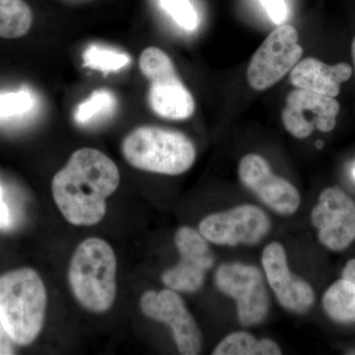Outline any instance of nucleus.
<instances>
[{
  "label": "nucleus",
  "instance_id": "obj_8",
  "mask_svg": "<svg viewBox=\"0 0 355 355\" xmlns=\"http://www.w3.org/2000/svg\"><path fill=\"white\" fill-rule=\"evenodd\" d=\"M318 240L329 251L343 253L355 243V200L340 187L320 193L311 212Z\"/></svg>",
  "mask_w": 355,
  "mask_h": 355
},
{
  "label": "nucleus",
  "instance_id": "obj_18",
  "mask_svg": "<svg viewBox=\"0 0 355 355\" xmlns=\"http://www.w3.org/2000/svg\"><path fill=\"white\" fill-rule=\"evenodd\" d=\"M212 354L214 355H280L282 349L277 343L263 338L256 340L245 331L230 334L221 340Z\"/></svg>",
  "mask_w": 355,
  "mask_h": 355
},
{
  "label": "nucleus",
  "instance_id": "obj_20",
  "mask_svg": "<svg viewBox=\"0 0 355 355\" xmlns=\"http://www.w3.org/2000/svg\"><path fill=\"white\" fill-rule=\"evenodd\" d=\"M83 60L84 67L103 73L119 71L130 64V58L127 53L98 44H90L85 49Z\"/></svg>",
  "mask_w": 355,
  "mask_h": 355
},
{
  "label": "nucleus",
  "instance_id": "obj_17",
  "mask_svg": "<svg viewBox=\"0 0 355 355\" xmlns=\"http://www.w3.org/2000/svg\"><path fill=\"white\" fill-rule=\"evenodd\" d=\"M32 24V9L24 0H0V38L24 37Z\"/></svg>",
  "mask_w": 355,
  "mask_h": 355
},
{
  "label": "nucleus",
  "instance_id": "obj_5",
  "mask_svg": "<svg viewBox=\"0 0 355 355\" xmlns=\"http://www.w3.org/2000/svg\"><path fill=\"white\" fill-rule=\"evenodd\" d=\"M139 69L150 83L148 103L154 113L174 121L187 120L193 116L195 99L164 51L156 46L146 49L140 55Z\"/></svg>",
  "mask_w": 355,
  "mask_h": 355
},
{
  "label": "nucleus",
  "instance_id": "obj_26",
  "mask_svg": "<svg viewBox=\"0 0 355 355\" xmlns=\"http://www.w3.org/2000/svg\"><path fill=\"white\" fill-rule=\"evenodd\" d=\"M342 277L355 284V258L350 259V260L347 261L345 265L343 266Z\"/></svg>",
  "mask_w": 355,
  "mask_h": 355
},
{
  "label": "nucleus",
  "instance_id": "obj_22",
  "mask_svg": "<svg viewBox=\"0 0 355 355\" xmlns=\"http://www.w3.org/2000/svg\"><path fill=\"white\" fill-rule=\"evenodd\" d=\"M34 105V98L28 91L0 94V118H13L28 113Z\"/></svg>",
  "mask_w": 355,
  "mask_h": 355
},
{
  "label": "nucleus",
  "instance_id": "obj_25",
  "mask_svg": "<svg viewBox=\"0 0 355 355\" xmlns=\"http://www.w3.org/2000/svg\"><path fill=\"white\" fill-rule=\"evenodd\" d=\"M11 226L10 211L3 197V190L0 187V229H7Z\"/></svg>",
  "mask_w": 355,
  "mask_h": 355
},
{
  "label": "nucleus",
  "instance_id": "obj_1",
  "mask_svg": "<svg viewBox=\"0 0 355 355\" xmlns=\"http://www.w3.org/2000/svg\"><path fill=\"white\" fill-rule=\"evenodd\" d=\"M120 171L106 154L81 148L55 175L51 191L62 216L73 225L91 226L104 218L107 198L119 188Z\"/></svg>",
  "mask_w": 355,
  "mask_h": 355
},
{
  "label": "nucleus",
  "instance_id": "obj_14",
  "mask_svg": "<svg viewBox=\"0 0 355 355\" xmlns=\"http://www.w3.org/2000/svg\"><path fill=\"white\" fill-rule=\"evenodd\" d=\"M261 263L266 279L282 307L294 313L309 311L316 300L312 286L291 272L286 249L273 242L263 249Z\"/></svg>",
  "mask_w": 355,
  "mask_h": 355
},
{
  "label": "nucleus",
  "instance_id": "obj_2",
  "mask_svg": "<svg viewBox=\"0 0 355 355\" xmlns=\"http://www.w3.org/2000/svg\"><path fill=\"white\" fill-rule=\"evenodd\" d=\"M46 291L41 277L29 268L0 277V320L14 343L28 345L43 329Z\"/></svg>",
  "mask_w": 355,
  "mask_h": 355
},
{
  "label": "nucleus",
  "instance_id": "obj_16",
  "mask_svg": "<svg viewBox=\"0 0 355 355\" xmlns=\"http://www.w3.org/2000/svg\"><path fill=\"white\" fill-rule=\"evenodd\" d=\"M322 308L334 323L340 326H354L355 284L343 277L336 279L324 292Z\"/></svg>",
  "mask_w": 355,
  "mask_h": 355
},
{
  "label": "nucleus",
  "instance_id": "obj_15",
  "mask_svg": "<svg viewBox=\"0 0 355 355\" xmlns=\"http://www.w3.org/2000/svg\"><path fill=\"white\" fill-rule=\"evenodd\" d=\"M352 74L354 69L347 62L331 65L318 58H307L299 60L291 69L289 79L296 88L336 98L340 95L343 84L349 80Z\"/></svg>",
  "mask_w": 355,
  "mask_h": 355
},
{
  "label": "nucleus",
  "instance_id": "obj_11",
  "mask_svg": "<svg viewBox=\"0 0 355 355\" xmlns=\"http://www.w3.org/2000/svg\"><path fill=\"white\" fill-rule=\"evenodd\" d=\"M140 309L147 318L171 328L180 354H200L202 333L184 301L175 291H146L140 298Z\"/></svg>",
  "mask_w": 355,
  "mask_h": 355
},
{
  "label": "nucleus",
  "instance_id": "obj_9",
  "mask_svg": "<svg viewBox=\"0 0 355 355\" xmlns=\"http://www.w3.org/2000/svg\"><path fill=\"white\" fill-rule=\"evenodd\" d=\"M270 230V220L256 205H244L205 217L200 224V234L216 245H254Z\"/></svg>",
  "mask_w": 355,
  "mask_h": 355
},
{
  "label": "nucleus",
  "instance_id": "obj_19",
  "mask_svg": "<svg viewBox=\"0 0 355 355\" xmlns=\"http://www.w3.org/2000/svg\"><path fill=\"white\" fill-rule=\"evenodd\" d=\"M116 107V96L107 89H99L77 106L74 119L79 125H89L110 116Z\"/></svg>",
  "mask_w": 355,
  "mask_h": 355
},
{
  "label": "nucleus",
  "instance_id": "obj_10",
  "mask_svg": "<svg viewBox=\"0 0 355 355\" xmlns=\"http://www.w3.org/2000/svg\"><path fill=\"white\" fill-rule=\"evenodd\" d=\"M340 111L336 98L297 88L287 95L282 123L292 137L304 139L315 130L324 133L334 130Z\"/></svg>",
  "mask_w": 355,
  "mask_h": 355
},
{
  "label": "nucleus",
  "instance_id": "obj_27",
  "mask_svg": "<svg viewBox=\"0 0 355 355\" xmlns=\"http://www.w3.org/2000/svg\"><path fill=\"white\" fill-rule=\"evenodd\" d=\"M352 62H354V71H355V36H354V40H352Z\"/></svg>",
  "mask_w": 355,
  "mask_h": 355
},
{
  "label": "nucleus",
  "instance_id": "obj_6",
  "mask_svg": "<svg viewBox=\"0 0 355 355\" xmlns=\"http://www.w3.org/2000/svg\"><path fill=\"white\" fill-rule=\"evenodd\" d=\"M297 30L282 24L268 37L254 53L247 69V80L252 89L265 91L279 83L302 58Z\"/></svg>",
  "mask_w": 355,
  "mask_h": 355
},
{
  "label": "nucleus",
  "instance_id": "obj_4",
  "mask_svg": "<svg viewBox=\"0 0 355 355\" xmlns=\"http://www.w3.org/2000/svg\"><path fill=\"white\" fill-rule=\"evenodd\" d=\"M121 153L137 169L170 176L190 170L197 156L195 146L184 133L153 125L128 133L121 144Z\"/></svg>",
  "mask_w": 355,
  "mask_h": 355
},
{
  "label": "nucleus",
  "instance_id": "obj_28",
  "mask_svg": "<svg viewBox=\"0 0 355 355\" xmlns=\"http://www.w3.org/2000/svg\"><path fill=\"white\" fill-rule=\"evenodd\" d=\"M322 146H323V142H322V141L317 142V147H319V148H321Z\"/></svg>",
  "mask_w": 355,
  "mask_h": 355
},
{
  "label": "nucleus",
  "instance_id": "obj_23",
  "mask_svg": "<svg viewBox=\"0 0 355 355\" xmlns=\"http://www.w3.org/2000/svg\"><path fill=\"white\" fill-rule=\"evenodd\" d=\"M260 2L275 24H284L287 17L286 0H260Z\"/></svg>",
  "mask_w": 355,
  "mask_h": 355
},
{
  "label": "nucleus",
  "instance_id": "obj_12",
  "mask_svg": "<svg viewBox=\"0 0 355 355\" xmlns=\"http://www.w3.org/2000/svg\"><path fill=\"white\" fill-rule=\"evenodd\" d=\"M175 244L180 254L176 266L166 270L162 282L175 291H198L203 286L207 270L214 263V256L207 239L195 229L180 228L175 235Z\"/></svg>",
  "mask_w": 355,
  "mask_h": 355
},
{
  "label": "nucleus",
  "instance_id": "obj_24",
  "mask_svg": "<svg viewBox=\"0 0 355 355\" xmlns=\"http://www.w3.org/2000/svg\"><path fill=\"white\" fill-rule=\"evenodd\" d=\"M13 343L0 320V355L13 354Z\"/></svg>",
  "mask_w": 355,
  "mask_h": 355
},
{
  "label": "nucleus",
  "instance_id": "obj_13",
  "mask_svg": "<svg viewBox=\"0 0 355 355\" xmlns=\"http://www.w3.org/2000/svg\"><path fill=\"white\" fill-rule=\"evenodd\" d=\"M239 177L261 202L280 214L291 216L300 207L297 189L287 180L273 174L268 161L258 154H248L242 158Z\"/></svg>",
  "mask_w": 355,
  "mask_h": 355
},
{
  "label": "nucleus",
  "instance_id": "obj_21",
  "mask_svg": "<svg viewBox=\"0 0 355 355\" xmlns=\"http://www.w3.org/2000/svg\"><path fill=\"white\" fill-rule=\"evenodd\" d=\"M166 12L186 31H195L198 26V15L191 0H159Z\"/></svg>",
  "mask_w": 355,
  "mask_h": 355
},
{
  "label": "nucleus",
  "instance_id": "obj_7",
  "mask_svg": "<svg viewBox=\"0 0 355 355\" xmlns=\"http://www.w3.org/2000/svg\"><path fill=\"white\" fill-rule=\"evenodd\" d=\"M216 284L222 293L235 299L243 326H257L268 316L270 298L263 273L257 266L224 263L217 268Z\"/></svg>",
  "mask_w": 355,
  "mask_h": 355
},
{
  "label": "nucleus",
  "instance_id": "obj_3",
  "mask_svg": "<svg viewBox=\"0 0 355 355\" xmlns=\"http://www.w3.org/2000/svg\"><path fill=\"white\" fill-rule=\"evenodd\" d=\"M116 259L105 240L89 238L78 245L69 268L70 288L85 309L108 311L116 294Z\"/></svg>",
  "mask_w": 355,
  "mask_h": 355
}]
</instances>
